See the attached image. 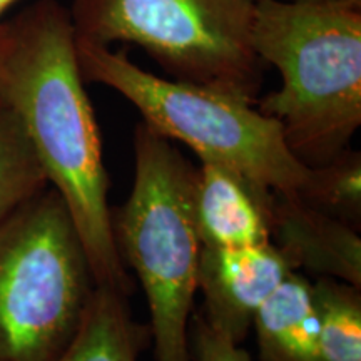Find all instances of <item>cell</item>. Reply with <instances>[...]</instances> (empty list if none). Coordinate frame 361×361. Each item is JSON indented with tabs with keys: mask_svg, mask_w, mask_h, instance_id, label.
Segmentation results:
<instances>
[{
	"mask_svg": "<svg viewBox=\"0 0 361 361\" xmlns=\"http://www.w3.org/2000/svg\"><path fill=\"white\" fill-rule=\"evenodd\" d=\"M128 298L96 286L78 333L57 361H139L151 331L133 318Z\"/></svg>",
	"mask_w": 361,
	"mask_h": 361,
	"instance_id": "8fae6325",
	"label": "cell"
},
{
	"mask_svg": "<svg viewBox=\"0 0 361 361\" xmlns=\"http://www.w3.org/2000/svg\"><path fill=\"white\" fill-rule=\"evenodd\" d=\"M80 72L69 8L37 0L0 25V99L24 128L78 229L97 286L130 296L117 250L102 139Z\"/></svg>",
	"mask_w": 361,
	"mask_h": 361,
	"instance_id": "6da1fadb",
	"label": "cell"
},
{
	"mask_svg": "<svg viewBox=\"0 0 361 361\" xmlns=\"http://www.w3.org/2000/svg\"><path fill=\"white\" fill-rule=\"evenodd\" d=\"M189 348L192 361H252L241 345L214 331L201 314H194L189 329Z\"/></svg>",
	"mask_w": 361,
	"mask_h": 361,
	"instance_id": "9a60e30c",
	"label": "cell"
},
{
	"mask_svg": "<svg viewBox=\"0 0 361 361\" xmlns=\"http://www.w3.org/2000/svg\"><path fill=\"white\" fill-rule=\"evenodd\" d=\"M259 361H323L311 281L293 271L252 319Z\"/></svg>",
	"mask_w": 361,
	"mask_h": 361,
	"instance_id": "30bf717a",
	"label": "cell"
},
{
	"mask_svg": "<svg viewBox=\"0 0 361 361\" xmlns=\"http://www.w3.org/2000/svg\"><path fill=\"white\" fill-rule=\"evenodd\" d=\"M97 283L52 186L0 223V361H57Z\"/></svg>",
	"mask_w": 361,
	"mask_h": 361,
	"instance_id": "5b68a950",
	"label": "cell"
},
{
	"mask_svg": "<svg viewBox=\"0 0 361 361\" xmlns=\"http://www.w3.org/2000/svg\"><path fill=\"white\" fill-rule=\"evenodd\" d=\"M271 243L293 271L361 286L360 229L310 206L295 194L273 192Z\"/></svg>",
	"mask_w": 361,
	"mask_h": 361,
	"instance_id": "ba28073f",
	"label": "cell"
},
{
	"mask_svg": "<svg viewBox=\"0 0 361 361\" xmlns=\"http://www.w3.org/2000/svg\"><path fill=\"white\" fill-rule=\"evenodd\" d=\"M49 186L24 128L0 99V223Z\"/></svg>",
	"mask_w": 361,
	"mask_h": 361,
	"instance_id": "4fadbf2b",
	"label": "cell"
},
{
	"mask_svg": "<svg viewBox=\"0 0 361 361\" xmlns=\"http://www.w3.org/2000/svg\"><path fill=\"white\" fill-rule=\"evenodd\" d=\"M293 273L273 243L243 247H202L197 291L201 318L214 331L243 345L256 311Z\"/></svg>",
	"mask_w": 361,
	"mask_h": 361,
	"instance_id": "52a82bcc",
	"label": "cell"
},
{
	"mask_svg": "<svg viewBox=\"0 0 361 361\" xmlns=\"http://www.w3.org/2000/svg\"><path fill=\"white\" fill-rule=\"evenodd\" d=\"M258 0H72L78 39L141 47L171 78L256 102L264 64L252 49Z\"/></svg>",
	"mask_w": 361,
	"mask_h": 361,
	"instance_id": "8992f818",
	"label": "cell"
},
{
	"mask_svg": "<svg viewBox=\"0 0 361 361\" xmlns=\"http://www.w3.org/2000/svg\"><path fill=\"white\" fill-rule=\"evenodd\" d=\"M252 49L281 85L256 101L306 168L346 149L361 126V0H258Z\"/></svg>",
	"mask_w": 361,
	"mask_h": 361,
	"instance_id": "7a4b0ae2",
	"label": "cell"
},
{
	"mask_svg": "<svg viewBox=\"0 0 361 361\" xmlns=\"http://www.w3.org/2000/svg\"><path fill=\"white\" fill-rule=\"evenodd\" d=\"M295 196L360 229L361 154L353 149H346L326 164L310 168L305 184Z\"/></svg>",
	"mask_w": 361,
	"mask_h": 361,
	"instance_id": "5bb4252c",
	"label": "cell"
},
{
	"mask_svg": "<svg viewBox=\"0 0 361 361\" xmlns=\"http://www.w3.org/2000/svg\"><path fill=\"white\" fill-rule=\"evenodd\" d=\"M17 0H0V25H2V17L4 13H7L8 8H11L13 4H16Z\"/></svg>",
	"mask_w": 361,
	"mask_h": 361,
	"instance_id": "2e32d148",
	"label": "cell"
},
{
	"mask_svg": "<svg viewBox=\"0 0 361 361\" xmlns=\"http://www.w3.org/2000/svg\"><path fill=\"white\" fill-rule=\"evenodd\" d=\"M85 82L102 84L133 104L149 129L188 146L200 161L228 166L273 192L298 194L308 169L281 128L256 102L206 85L144 71L124 51L75 37Z\"/></svg>",
	"mask_w": 361,
	"mask_h": 361,
	"instance_id": "277c9868",
	"label": "cell"
},
{
	"mask_svg": "<svg viewBox=\"0 0 361 361\" xmlns=\"http://www.w3.org/2000/svg\"><path fill=\"white\" fill-rule=\"evenodd\" d=\"M323 361H361L360 286L319 276L311 283Z\"/></svg>",
	"mask_w": 361,
	"mask_h": 361,
	"instance_id": "7c38bea8",
	"label": "cell"
},
{
	"mask_svg": "<svg viewBox=\"0 0 361 361\" xmlns=\"http://www.w3.org/2000/svg\"><path fill=\"white\" fill-rule=\"evenodd\" d=\"M194 166L144 123L134 130V184L112 214L117 250L141 283L154 361H192L189 329L201 241L192 214Z\"/></svg>",
	"mask_w": 361,
	"mask_h": 361,
	"instance_id": "3957f363",
	"label": "cell"
},
{
	"mask_svg": "<svg viewBox=\"0 0 361 361\" xmlns=\"http://www.w3.org/2000/svg\"><path fill=\"white\" fill-rule=\"evenodd\" d=\"M200 162L191 200L201 246L243 247L271 241L273 191L221 162Z\"/></svg>",
	"mask_w": 361,
	"mask_h": 361,
	"instance_id": "9c48e42d",
	"label": "cell"
}]
</instances>
